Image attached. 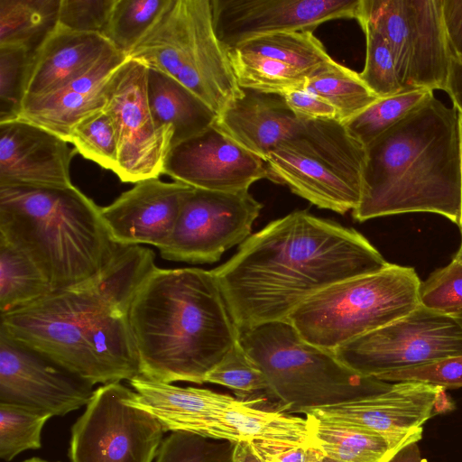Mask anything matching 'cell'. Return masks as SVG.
Instances as JSON below:
<instances>
[{"instance_id": "cell-4", "label": "cell", "mask_w": 462, "mask_h": 462, "mask_svg": "<svg viewBox=\"0 0 462 462\" xmlns=\"http://www.w3.org/2000/svg\"><path fill=\"white\" fill-rule=\"evenodd\" d=\"M0 330L93 386L140 375L128 315L83 282L0 314Z\"/></svg>"}, {"instance_id": "cell-3", "label": "cell", "mask_w": 462, "mask_h": 462, "mask_svg": "<svg viewBox=\"0 0 462 462\" xmlns=\"http://www.w3.org/2000/svg\"><path fill=\"white\" fill-rule=\"evenodd\" d=\"M363 190L353 217L429 212L458 226L462 215L458 113L435 96L365 146Z\"/></svg>"}, {"instance_id": "cell-5", "label": "cell", "mask_w": 462, "mask_h": 462, "mask_svg": "<svg viewBox=\"0 0 462 462\" xmlns=\"http://www.w3.org/2000/svg\"><path fill=\"white\" fill-rule=\"evenodd\" d=\"M0 236L36 263L53 291L94 275L118 246L101 208L74 185L0 187Z\"/></svg>"}, {"instance_id": "cell-9", "label": "cell", "mask_w": 462, "mask_h": 462, "mask_svg": "<svg viewBox=\"0 0 462 462\" xmlns=\"http://www.w3.org/2000/svg\"><path fill=\"white\" fill-rule=\"evenodd\" d=\"M365 146L337 119L307 120L265 159L268 180L320 208L345 214L359 204Z\"/></svg>"}, {"instance_id": "cell-49", "label": "cell", "mask_w": 462, "mask_h": 462, "mask_svg": "<svg viewBox=\"0 0 462 462\" xmlns=\"http://www.w3.org/2000/svg\"><path fill=\"white\" fill-rule=\"evenodd\" d=\"M459 229H460V233H461V242H460V245H459L457 252L453 256V259H455L462 263V227Z\"/></svg>"}, {"instance_id": "cell-25", "label": "cell", "mask_w": 462, "mask_h": 462, "mask_svg": "<svg viewBox=\"0 0 462 462\" xmlns=\"http://www.w3.org/2000/svg\"><path fill=\"white\" fill-rule=\"evenodd\" d=\"M147 99L156 127L172 129V146L205 131L217 117L184 85L152 68L147 69Z\"/></svg>"}, {"instance_id": "cell-26", "label": "cell", "mask_w": 462, "mask_h": 462, "mask_svg": "<svg viewBox=\"0 0 462 462\" xmlns=\"http://www.w3.org/2000/svg\"><path fill=\"white\" fill-rule=\"evenodd\" d=\"M305 416L316 448L338 462H387L401 448L374 430Z\"/></svg>"}, {"instance_id": "cell-46", "label": "cell", "mask_w": 462, "mask_h": 462, "mask_svg": "<svg viewBox=\"0 0 462 462\" xmlns=\"http://www.w3.org/2000/svg\"><path fill=\"white\" fill-rule=\"evenodd\" d=\"M445 92L451 98L454 108L462 116V57L454 53Z\"/></svg>"}, {"instance_id": "cell-1", "label": "cell", "mask_w": 462, "mask_h": 462, "mask_svg": "<svg viewBox=\"0 0 462 462\" xmlns=\"http://www.w3.org/2000/svg\"><path fill=\"white\" fill-rule=\"evenodd\" d=\"M388 262L358 231L293 211L239 245L211 270L238 329L287 320L305 300Z\"/></svg>"}, {"instance_id": "cell-20", "label": "cell", "mask_w": 462, "mask_h": 462, "mask_svg": "<svg viewBox=\"0 0 462 462\" xmlns=\"http://www.w3.org/2000/svg\"><path fill=\"white\" fill-rule=\"evenodd\" d=\"M76 150L68 142L32 123H0V187L72 186L69 166Z\"/></svg>"}, {"instance_id": "cell-12", "label": "cell", "mask_w": 462, "mask_h": 462, "mask_svg": "<svg viewBox=\"0 0 462 462\" xmlns=\"http://www.w3.org/2000/svg\"><path fill=\"white\" fill-rule=\"evenodd\" d=\"M131 392L120 383L94 391L71 427L70 462H154L165 431L153 415L126 403Z\"/></svg>"}, {"instance_id": "cell-18", "label": "cell", "mask_w": 462, "mask_h": 462, "mask_svg": "<svg viewBox=\"0 0 462 462\" xmlns=\"http://www.w3.org/2000/svg\"><path fill=\"white\" fill-rule=\"evenodd\" d=\"M162 174L195 189L237 192L268 179L265 161L247 151L215 125L174 144Z\"/></svg>"}, {"instance_id": "cell-33", "label": "cell", "mask_w": 462, "mask_h": 462, "mask_svg": "<svg viewBox=\"0 0 462 462\" xmlns=\"http://www.w3.org/2000/svg\"><path fill=\"white\" fill-rule=\"evenodd\" d=\"M433 95L430 89L415 88L378 98L345 125L356 139L366 146Z\"/></svg>"}, {"instance_id": "cell-35", "label": "cell", "mask_w": 462, "mask_h": 462, "mask_svg": "<svg viewBox=\"0 0 462 462\" xmlns=\"http://www.w3.org/2000/svg\"><path fill=\"white\" fill-rule=\"evenodd\" d=\"M50 415L0 402V457L9 462L25 450L42 447V431Z\"/></svg>"}, {"instance_id": "cell-10", "label": "cell", "mask_w": 462, "mask_h": 462, "mask_svg": "<svg viewBox=\"0 0 462 462\" xmlns=\"http://www.w3.org/2000/svg\"><path fill=\"white\" fill-rule=\"evenodd\" d=\"M356 20L386 40L404 90L445 91L453 51L442 0H361Z\"/></svg>"}, {"instance_id": "cell-30", "label": "cell", "mask_w": 462, "mask_h": 462, "mask_svg": "<svg viewBox=\"0 0 462 462\" xmlns=\"http://www.w3.org/2000/svg\"><path fill=\"white\" fill-rule=\"evenodd\" d=\"M304 88L328 102L343 124L379 98L359 73L334 60L310 77Z\"/></svg>"}, {"instance_id": "cell-37", "label": "cell", "mask_w": 462, "mask_h": 462, "mask_svg": "<svg viewBox=\"0 0 462 462\" xmlns=\"http://www.w3.org/2000/svg\"><path fill=\"white\" fill-rule=\"evenodd\" d=\"M365 35V62L362 80L379 98L404 91L394 57L383 36L366 23H359Z\"/></svg>"}, {"instance_id": "cell-15", "label": "cell", "mask_w": 462, "mask_h": 462, "mask_svg": "<svg viewBox=\"0 0 462 462\" xmlns=\"http://www.w3.org/2000/svg\"><path fill=\"white\" fill-rule=\"evenodd\" d=\"M449 401L442 387L403 381L377 393L311 409L304 415L374 430L402 448L420 440L423 424L453 408Z\"/></svg>"}, {"instance_id": "cell-22", "label": "cell", "mask_w": 462, "mask_h": 462, "mask_svg": "<svg viewBox=\"0 0 462 462\" xmlns=\"http://www.w3.org/2000/svg\"><path fill=\"white\" fill-rule=\"evenodd\" d=\"M299 119L282 95L243 89L217 115L215 125L239 145L265 161L281 142L295 134Z\"/></svg>"}, {"instance_id": "cell-23", "label": "cell", "mask_w": 462, "mask_h": 462, "mask_svg": "<svg viewBox=\"0 0 462 462\" xmlns=\"http://www.w3.org/2000/svg\"><path fill=\"white\" fill-rule=\"evenodd\" d=\"M112 49L116 48L101 33L77 32L56 25L33 54L24 99L62 88Z\"/></svg>"}, {"instance_id": "cell-2", "label": "cell", "mask_w": 462, "mask_h": 462, "mask_svg": "<svg viewBox=\"0 0 462 462\" xmlns=\"http://www.w3.org/2000/svg\"><path fill=\"white\" fill-rule=\"evenodd\" d=\"M128 320L140 375L171 383H205L238 342L212 271L156 267L138 289Z\"/></svg>"}, {"instance_id": "cell-27", "label": "cell", "mask_w": 462, "mask_h": 462, "mask_svg": "<svg viewBox=\"0 0 462 462\" xmlns=\"http://www.w3.org/2000/svg\"><path fill=\"white\" fill-rule=\"evenodd\" d=\"M52 291L36 263L0 236V314L31 304Z\"/></svg>"}, {"instance_id": "cell-11", "label": "cell", "mask_w": 462, "mask_h": 462, "mask_svg": "<svg viewBox=\"0 0 462 462\" xmlns=\"http://www.w3.org/2000/svg\"><path fill=\"white\" fill-rule=\"evenodd\" d=\"M356 372L380 376L462 354V328L451 315L420 304L407 315L334 351Z\"/></svg>"}, {"instance_id": "cell-13", "label": "cell", "mask_w": 462, "mask_h": 462, "mask_svg": "<svg viewBox=\"0 0 462 462\" xmlns=\"http://www.w3.org/2000/svg\"><path fill=\"white\" fill-rule=\"evenodd\" d=\"M263 204L248 190L193 189L185 199L168 240L158 248L168 261L212 263L252 232Z\"/></svg>"}, {"instance_id": "cell-39", "label": "cell", "mask_w": 462, "mask_h": 462, "mask_svg": "<svg viewBox=\"0 0 462 462\" xmlns=\"http://www.w3.org/2000/svg\"><path fill=\"white\" fill-rule=\"evenodd\" d=\"M232 443L174 431L162 442L154 462H231Z\"/></svg>"}, {"instance_id": "cell-29", "label": "cell", "mask_w": 462, "mask_h": 462, "mask_svg": "<svg viewBox=\"0 0 462 462\" xmlns=\"http://www.w3.org/2000/svg\"><path fill=\"white\" fill-rule=\"evenodd\" d=\"M230 50L285 63L305 72L309 78L333 60L310 31L262 35Z\"/></svg>"}, {"instance_id": "cell-8", "label": "cell", "mask_w": 462, "mask_h": 462, "mask_svg": "<svg viewBox=\"0 0 462 462\" xmlns=\"http://www.w3.org/2000/svg\"><path fill=\"white\" fill-rule=\"evenodd\" d=\"M420 284L412 267L389 263L380 271L346 279L317 292L287 321L307 342L334 352L412 311L420 305Z\"/></svg>"}, {"instance_id": "cell-32", "label": "cell", "mask_w": 462, "mask_h": 462, "mask_svg": "<svg viewBox=\"0 0 462 462\" xmlns=\"http://www.w3.org/2000/svg\"><path fill=\"white\" fill-rule=\"evenodd\" d=\"M228 58L242 89L282 95L304 88L309 76L300 69L256 55L227 51Z\"/></svg>"}, {"instance_id": "cell-7", "label": "cell", "mask_w": 462, "mask_h": 462, "mask_svg": "<svg viewBox=\"0 0 462 462\" xmlns=\"http://www.w3.org/2000/svg\"><path fill=\"white\" fill-rule=\"evenodd\" d=\"M128 58L175 79L217 115L243 95L217 36L211 0H171Z\"/></svg>"}, {"instance_id": "cell-17", "label": "cell", "mask_w": 462, "mask_h": 462, "mask_svg": "<svg viewBox=\"0 0 462 462\" xmlns=\"http://www.w3.org/2000/svg\"><path fill=\"white\" fill-rule=\"evenodd\" d=\"M361 0H211L217 36L226 51L258 36L310 31L357 18Z\"/></svg>"}, {"instance_id": "cell-52", "label": "cell", "mask_w": 462, "mask_h": 462, "mask_svg": "<svg viewBox=\"0 0 462 462\" xmlns=\"http://www.w3.org/2000/svg\"><path fill=\"white\" fill-rule=\"evenodd\" d=\"M452 316L458 321V323L460 324V326L462 328V310L455 313Z\"/></svg>"}, {"instance_id": "cell-24", "label": "cell", "mask_w": 462, "mask_h": 462, "mask_svg": "<svg viewBox=\"0 0 462 462\" xmlns=\"http://www.w3.org/2000/svg\"><path fill=\"white\" fill-rule=\"evenodd\" d=\"M262 397L236 398L213 420L207 438L231 443L264 439L313 442L310 420L277 408H263Z\"/></svg>"}, {"instance_id": "cell-28", "label": "cell", "mask_w": 462, "mask_h": 462, "mask_svg": "<svg viewBox=\"0 0 462 462\" xmlns=\"http://www.w3.org/2000/svg\"><path fill=\"white\" fill-rule=\"evenodd\" d=\"M60 0H0V46L35 52L56 27Z\"/></svg>"}, {"instance_id": "cell-19", "label": "cell", "mask_w": 462, "mask_h": 462, "mask_svg": "<svg viewBox=\"0 0 462 462\" xmlns=\"http://www.w3.org/2000/svg\"><path fill=\"white\" fill-rule=\"evenodd\" d=\"M193 189L159 178L135 183L101 208L112 240L122 245H151L160 248L173 231L183 202Z\"/></svg>"}, {"instance_id": "cell-40", "label": "cell", "mask_w": 462, "mask_h": 462, "mask_svg": "<svg viewBox=\"0 0 462 462\" xmlns=\"http://www.w3.org/2000/svg\"><path fill=\"white\" fill-rule=\"evenodd\" d=\"M420 304L429 310L454 315L462 310V263L452 258L433 272L420 288Z\"/></svg>"}, {"instance_id": "cell-36", "label": "cell", "mask_w": 462, "mask_h": 462, "mask_svg": "<svg viewBox=\"0 0 462 462\" xmlns=\"http://www.w3.org/2000/svg\"><path fill=\"white\" fill-rule=\"evenodd\" d=\"M33 54L22 46H0V123L19 117Z\"/></svg>"}, {"instance_id": "cell-6", "label": "cell", "mask_w": 462, "mask_h": 462, "mask_svg": "<svg viewBox=\"0 0 462 462\" xmlns=\"http://www.w3.org/2000/svg\"><path fill=\"white\" fill-rule=\"evenodd\" d=\"M239 330V343L263 372L276 408L302 413L389 388L392 383L363 375L333 351L304 340L287 320Z\"/></svg>"}, {"instance_id": "cell-21", "label": "cell", "mask_w": 462, "mask_h": 462, "mask_svg": "<svg viewBox=\"0 0 462 462\" xmlns=\"http://www.w3.org/2000/svg\"><path fill=\"white\" fill-rule=\"evenodd\" d=\"M127 58L112 49L62 88L24 99L17 119L45 128L69 143L70 131L79 122L106 107L108 82Z\"/></svg>"}, {"instance_id": "cell-50", "label": "cell", "mask_w": 462, "mask_h": 462, "mask_svg": "<svg viewBox=\"0 0 462 462\" xmlns=\"http://www.w3.org/2000/svg\"><path fill=\"white\" fill-rule=\"evenodd\" d=\"M311 462H338L337 460H334L327 456H325L324 454L322 456H320L319 458L311 461Z\"/></svg>"}, {"instance_id": "cell-38", "label": "cell", "mask_w": 462, "mask_h": 462, "mask_svg": "<svg viewBox=\"0 0 462 462\" xmlns=\"http://www.w3.org/2000/svg\"><path fill=\"white\" fill-rule=\"evenodd\" d=\"M205 383L219 384L235 392L241 399L264 393L267 385L257 364L238 342L207 374Z\"/></svg>"}, {"instance_id": "cell-31", "label": "cell", "mask_w": 462, "mask_h": 462, "mask_svg": "<svg viewBox=\"0 0 462 462\" xmlns=\"http://www.w3.org/2000/svg\"><path fill=\"white\" fill-rule=\"evenodd\" d=\"M171 3V0H116L103 35L128 57Z\"/></svg>"}, {"instance_id": "cell-44", "label": "cell", "mask_w": 462, "mask_h": 462, "mask_svg": "<svg viewBox=\"0 0 462 462\" xmlns=\"http://www.w3.org/2000/svg\"><path fill=\"white\" fill-rule=\"evenodd\" d=\"M282 96L292 113L300 120H337L336 109L305 88L291 89Z\"/></svg>"}, {"instance_id": "cell-45", "label": "cell", "mask_w": 462, "mask_h": 462, "mask_svg": "<svg viewBox=\"0 0 462 462\" xmlns=\"http://www.w3.org/2000/svg\"><path fill=\"white\" fill-rule=\"evenodd\" d=\"M444 23L451 50L462 57V0H442Z\"/></svg>"}, {"instance_id": "cell-16", "label": "cell", "mask_w": 462, "mask_h": 462, "mask_svg": "<svg viewBox=\"0 0 462 462\" xmlns=\"http://www.w3.org/2000/svg\"><path fill=\"white\" fill-rule=\"evenodd\" d=\"M93 385L0 330V402L64 416L87 405Z\"/></svg>"}, {"instance_id": "cell-42", "label": "cell", "mask_w": 462, "mask_h": 462, "mask_svg": "<svg viewBox=\"0 0 462 462\" xmlns=\"http://www.w3.org/2000/svg\"><path fill=\"white\" fill-rule=\"evenodd\" d=\"M116 0H60L57 25L87 33H101Z\"/></svg>"}, {"instance_id": "cell-14", "label": "cell", "mask_w": 462, "mask_h": 462, "mask_svg": "<svg viewBox=\"0 0 462 462\" xmlns=\"http://www.w3.org/2000/svg\"><path fill=\"white\" fill-rule=\"evenodd\" d=\"M147 66L127 58L107 86L104 108L112 117L118 143L115 174L125 183L159 178L172 146L171 128H157L147 99Z\"/></svg>"}, {"instance_id": "cell-47", "label": "cell", "mask_w": 462, "mask_h": 462, "mask_svg": "<svg viewBox=\"0 0 462 462\" xmlns=\"http://www.w3.org/2000/svg\"><path fill=\"white\" fill-rule=\"evenodd\" d=\"M387 462H425L422 458L418 442H413L400 448Z\"/></svg>"}, {"instance_id": "cell-43", "label": "cell", "mask_w": 462, "mask_h": 462, "mask_svg": "<svg viewBox=\"0 0 462 462\" xmlns=\"http://www.w3.org/2000/svg\"><path fill=\"white\" fill-rule=\"evenodd\" d=\"M378 380L397 383L414 381L447 389L462 387V354L430 364L385 374Z\"/></svg>"}, {"instance_id": "cell-48", "label": "cell", "mask_w": 462, "mask_h": 462, "mask_svg": "<svg viewBox=\"0 0 462 462\" xmlns=\"http://www.w3.org/2000/svg\"><path fill=\"white\" fill-rule=\"evenodd\" d=\"M459 117V126H460V136H461V191H462V116L458 114ZM459 228L462 227V215H461V223L458 226Z\"/></svg>"}, {"instance_id": "cell-51", "label": "cell", "mask_w": 462, "mask_h": 462, "mask_svg": "<svg viewBox=\"0 0 462 462\" xmlns=\"http://www.w3.org/2000/svg\"><path fill=\"white\" fill-rule=\"evenodd\" d=\"M22 462H50V461H47V460H44V459H42L40 457H31V458H28V459H25Z\"/></svg>"}, {"instance_id": "cell-41", "label": "cell", "mask_w": 462, "mask_h": 462, "mask_svg": "<svg viewBox=\"0 0 462 462\" xmlns=\"http://www.w3.org/2000/svg\"><path fill=\"white\" fill-rule=\"evenodd\" d=\"M322 455L313 442L253 439L232 443L231 462H311Z\"/></svg>"}, {"instance_id": "cell-34", "label": "cell", "mask_w": 462, "mask_h": 462, "mask_svg": "<svg viewBox=\"0 0 462 462\" xmlns=\"http://www.w3.org/2000/svg\"><path fill=\"white\" fill-rule=\"evenodd\" d=\"M69 143L84 158L114 173L118 166V143L112 117L99 110L79 122L70 131Z\"/></svg>"}]
</instances>
